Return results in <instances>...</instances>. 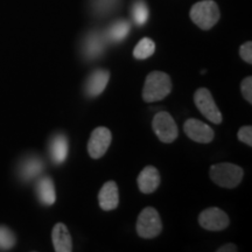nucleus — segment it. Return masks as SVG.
Segmentation results:
<instances>
[{"label": "nucleus", "mask_w": 252, "mask_h": 252, "mask_svg": "<svg viewBox=\"0 0 252 252\" xmlns=\"http://www.w3.org/2000/svg\"><path fill=\"white\" fill-rule=\"evenodd\" d=\"M184 130L188 138L200 144L210 143L214 139V135H215L210 126H208L207 124L195 118L188 119L185 123Z\"/></svg>", "instance_id": "1a4fd4ad"}, {"label": "nucleus", "mask_w": 252, "mask_h": 252, "mask_svg": "<svg viewBox=\"0 0 252 252\" xmlns=\"http://www.w3.org/2000/svg\"><path fill=\"white\" fill-rule=\"evenodd\" d=\"M130 30H131V26L128 21L118 20L116 21V23H113L111 26L106 30L104 35H105L106 40L110 41V42L118 43V42H122V41L128 35Z\"/></svg>", "instance_id": "dca6fc26"}, {"label": "nucleus", "mask_w": 252, "mask_h": 252, "mask_svg": "<svg viewBox=\"0 0 252 252\" xmlns=\"http://www.w3.org/2000/svg\"><path fill=\"white\" fill-rule=\"evenodd\" d=\"M110 80V72L105 69H97L91 72L86 82V94L90 98L99 96L105 90Z\"/></svg>", "instance_id": "9b49d317"}, {"label": "nucleus", "mask_w": 252, "mask_h": 252, "mask_svg": "<svg viewBox=\"0 0 252 252\" xmlns=\"http://www.w3.org/2000/svg\"><path fill=\"white\" fill-rule=\"evenodd\" d=\"M52 239L56 252H71L72 242L68 228L63 223L55 224L52 232Z\"/></svg>", "instance_id": "4468645a"}, {"label": "nucleus", "mask_w": 252, "mask_h": 252, "mask_svg": "<svg viewBox=\"0 0 252 252\" xmlns=\"http://www.w3.org/2000/svg\"><path fill=\"white\" fill-rule=\"evenodd\" d=\"M209 175L210 179L220 187L235 188L241 184L244 172L235 163L220 162L210 167Z\"/></svg>", "instance_id": "f03ea898"}, {"label": "nucleus", "mask_w": 252, "mask_h": 252, "mask_svg": "<svg viewBox=\"0 0 252 252\" xmlns=\"http://www.w3.org/2000/svg\"><path fill=\"white\" fill-rule=\"evenodd\" d=\"M238 139L242 141V143L247 144L248 146H252V127L250 125L243 126V127L239 128L237 133Z\"/></svg>", "instance_id": "b1692460"}, {"label": "nucleus", "mask_w": 252, "mask_h": 252, "mask_svg": "<svg viewBox=\"0 0 252 252\" xmlns=\"http://www.w3.org/2000/svg\"><path fill=\"white\" fill-rule=\"evenodd\" d=\"M99 207L105 212L113 210L119 204V193L117 184L115 181H108L103 185L98 194Z\"/></svg>", "instance_id": "ddd939ff"}, {"label": "nucleus", "mask_w": 252, "mask_h": 252, "mask_svg": "<svg viewBox=\"0 0 252 252\" xmlns=\"http://www.w3.org/2000/svg\"><path fill=\"white\" fill-rule=\"evenodd\" d=\"M106 42H108V40L103 33L97 31L91 32L84 39L83 46H82L84 56L88 60H96L99 56H102L103 53L105 52Z\"/></svg>", "instance_id": "9d476101"}, {"label": "nucleus", "mask_w": 252, "mask_h": 252, "mask_svg": "<svg viewBox=\"0 0 252 252\" xmlns=\"http://www.w3.org/2000/svg\"><path fill=\"white\" fill-rule=\"evenodd\" d=\"M160 181H161L160 173L153 166L145 167L137 179L138 187H139L141 193L144 194H151L154 190H157V188L160 185Z\"/></svg>", "instance_id": "f8f14e48"}, {"label": "nucleus", "mask_w": 252, "mask_h": 252, "mask_svg": "<svg viewBox=\"0 0 252 252\" xmlns=\"http://www.w3.org/2000/svg\"><path fill=\"white\" fill-rule=\"evenodd\" d=\"M237 251V248H236V245L234 244H228V245H224V247L220 248L217 252H236Z\"/></svg>", "instance_id": "a878e982"}, {"label": "nucleus", "mask_w": 252, "mask_h": 252, "mask_svg": "<svg viewBox=\"0 0 252 252\" xmlns=\"http://www.w3.org/2000/svg\"><path fill=\"white\" fill-rule=\"evenodd\" d=\"M43 169V162L41 161L37 158H30L24 162L23 167H21V175L26 180H31L34 179L42 172Z\"/></svg>", "instance_id": "6ab92c4d"}, {"label": "nucleus", "mask_w": 252, "mask_h": 252, "mask_svg": "<svg viewBox=\"0 0 252 252\" xmlns=\"http://www.w3.org/2000/svg\"><path fill=\"white\" fill-rule=\"evenodd\" d=\"M68 139L64 134L55 135L52 141H50V158H52V160L56 165H60V163H63L65 161V159L68 157Z\"/></svg>", "instance_id": "2eb2a0df"}, {"label": "nucleus", "mask_w": 252, "mask_h": 252, "mask_svg": "<svg viewBox=\"0 0 252 252\" xmlns=\"http://www.w3.org/2000/svg\"><path fill=\"white\" fill-rule=\"evenodd\" d=\"M172 91V81L163 71H152L147 75L143 89V99L147 103L166 98Z\"/></svg>", "instance_id": "f257e3e1"}, {"label": "nucleus", "mask_w": 252, "mask_h": 252, "mask_svg": "<svg viewBox=\"0 0 252 252\" xmlns=\"http://www.w3.org/2000/svg\"><path fill=\"white\" fill-rule=\"evenodd\" d=\"M152 128L159 140L165 144L173 143L179 135L178 126H176L174 119L166 111H160L154 116Z\"/></svg>", "instance_id": "39448f33"}, {"label": "nucleus", "mask_w": 252, "mask_h": 252, "mask_svg": "<svg viewBox=\"0 0 252 252\" xmlns=\"http://www.w3.org/2000/svg\"><path fill=\"white\" fill-rule=\"evenodd\" d=\"M156 52V43L150 37L141 39L133 49V56L137 60H146L151 58Z\"/></svg>", "instance_id": "a211bd4d"}, {"label": "nucleus", "mask_w": 252, "mask_h": 252, "mask_svg": "<svg viewBox=\"0 0 252 252\" xmlns=\"http://www.w3.org/2000/svg\"><path fill=\"white\" fill-rule=\"evenodd\" d=\"M15 244V236L6 226H0V250H9Z\"/></svg>", "instance_id": "4be33fe9"}, {"label": "nucleus", "mask_w": 252, "mask_h": 252, "mask_svg": "<svg viewBox=\"0 0 252 252\" xmlns=\"http://www.w3.org/2000/svg\"><path fill=\"white\" fill-rule=\"evenodd\" d=\"M112 140L111 131L108 127L99 126L94 128L88 141V153L93 159H99L108 151Z\"/></svg>", "instance_id": "0eeeda50"}, {"label": "nucleus", "mask_w": 252, "mask_h": 252, "mask_svg": "<svg viewBox=\"0 0 252 252\" xmlns=\"http://www.w3.org/2000/svg\"><path fill=\"white\" fill-rule=\"evenodd\" d=\"M194 102L196 108L208 121L214 124H220L222 123V113L217 108L215 100H214L212 94L207 88H200L194 94Z\"/></svg>", "instance_id": "423d86ee"}, {"label": "nucleus", "mask_w": 252, "mask_h": 252, "mask_svg": "<svg viewBox=\"0 0 252 252\" xmlns=\"http://www.w3.org/2000/svg\"><path fill=\"white\" fill-rule=\"evenodd\" d=\"M239 55L241 58L244 60L245 62L251 64L252 63V42L251 41H248V42L243 43L239 48Z\"/></svg>", "instance_id": "393cba45"}, {"label": "nucleus", "mask_w": 252, "mask_h": 252, "mask_svg": "<svg viewBox=\"0 0 252 252\" xmlns=\"http://www.w3.org/2000/svg\"><path fill=\"white\" fill-rule=\"evenodd\" d=\"M198 223L209 231H220L229 226V216L220 208H208L198 216Z\"/></svg>", "instance_id": "6e6552de"}, {"label": "nucleus", "mask_w": 252, "mask_h": 252, "mask_svg": "<svg viewBox=\"0 0 252 252\" xmlns=\"http://www.w3.org/2000/svg\"><path fill=\"white\" fill-rule=\"evenodd\" d=\"M37 195L41 203L45 206H52L56 201L54 182L50 178H42L37 184Z\"/></svg>", "instance_id": "f3484780"}, {"label": "nucleus", "mask_w": 252, "mask_h": 252, "mask_svg": "<svg viewBox=\"0 0 252 252\" xmlns=\"http://www.w3.org/2000/svg\"><path fill=\"white\" fill-rule=\"evenodd\" d=\"M162 230V222L159 213L152 207L141 210L137 220V232L141 238H154L160 235Z\"/></svg>", "instance_id": "20e7f679"}, {"label": "nucleus", "mask_w": 252, "mask_h": 252, "mask_svg": "<svg viewBox=\"0 0 252 252\" xmlns=\"http://www.w3.org/2000/svg\"><path fill=\"white\" fill-rule=\"evenodd\" d=\"M189 15H190L191 21L203 31H208L215 26L220 18L219 6L213 0H203V1L196 2L190 8Z\"/></svg>", "instance_id": "7ed1b4c3"}, {"label": "nucleus", "mask_w": 252, "mask_h": 252, "mask_svg": "<svg viewBox=\"0 0 252 252\" xmlns=\"http://www.w3.org/2000/svg\"><path fill=\"white\" fill-rule=\"evenodd\" d=\"M241 90L245 100H248V102L251 104L252 103V77L251 76L245 77L244 80L242 81Z\"/></svg>", "instance_id": "5701e85b"}, {"label": "nucleus", "mask_w": 252, "mask_h": 252, "mask_svg": "<svg viewBox=\"0 0 252 252\" xmlns=\"http://www.w3.org/2000/svg\"><path fill=\"white\" fill-rule=\"evenodd\" d=\"M119 4V0H91L93 11L99 17L111 13Z\"/></svg>", "instance_id": "aec40b11"}, {"label": "nucleus", "mask_w": 252, "mask_h": 252, "mask_svg": "<svg viewBox=\"0 0 252 252\" xmlns=\"http://www.w3.org/2000/svg\"><path fill=\"white\" fill-rule=\"evenodd\" d=\"M132 17L138 26H143L149 19V8L143 0H137L132 6Z\"/></svg>", "instance_id": "412c9836"}]
</instances>
